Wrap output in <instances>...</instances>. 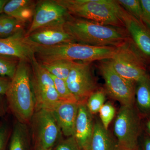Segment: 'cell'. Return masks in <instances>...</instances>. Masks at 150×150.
I'll use <instances>...</instances> for the list:
<instances>
[{
	"instance_id": "6da1fadb",
	"label": "cell",
	"mask_w": 150,
	"mask_h": 150,
	"mask_svg": "<svg viewBox=\"0 0 150 150\" xmlns=\"http://www.w3.org/2000/svg\"><path fill=\"white\" fill-rule=\"evenodd\" d=\"M64 26L76 42L91 46L117 47L130 38L125 28L104 25L71 15Z\"/></svg>"
},
{
	"instance_id": "7a4b0ae2",
	"label": "cell",
	"mask_w": 150,
	"mask_h": 150,
	"mask_svg": "<svg viewBox=\"0 0 150 150\" xmlns=\"http://www.w3.org/2000/svg\"><path fill=\"white\" fill-rule=\"evenodd\" d=\"M28 62L20 60L5 96L7 104L16 121L29 125L35 110Z\"/></svg>"
},
{
	"instance_id": "3957f363",
	"label": "cell",
	"mask_w": 150,
	"mask_h": 150,
	"mask_svg": "<svg viewBox=\"0 0 150 150\" xmlns=\"http://www.w3.org/2000/svg\"><path fill=\"white\" fill-rule=\"evenodd\" d=\"M33 45L35 55L41 62L67 60L91 63L112 59L117 50L116 46H93L77 42L49 46Z\"/></svg>"
},
{
	"instance_id": "277c9868",
	"label": "cell",
	"mask_w": 150,
	"mask_h": 150,
	"mask_svg": "<svg viewBox=\"0 0 150 150\" xmlns=\"http://www.w3.org/2000/svg\"><path fill=\"white\" fill-rule=\"evenodd\" d=\"M70 15L109 26L125 28L114 0H56Z\"/></svg>"
},
{
	"instance_id": "5b68a950",
	"label": "cell",
	"mask_w": 150,
	"mask_h": 150,
	"mask_svg": "<svg viewBox=\"0 0 150 150\" xmlns=\"http://www.w3.org/2000/svg\"><path fill=\"white\" fill-rule=\"evenodd\" d=\"M142 119L135 105H121L113 127L119 150H139Z\"/></svg>"
},
{
	"instance_id": "8992f818",
	"label": "cell",
	"mask_w": 150,
	"mask_h": 150,
	"mask_svg": "<svg viewBox=\"0 0 150 150\" xmlns=\"http://www.w3.org/2000/svg\"><path fill=\"white\" fill-rule=\"evenodd\" d=\"M110 60L116 72L135 83L148 74L147 64L131 38L117 46L115 55Z\"/></svg>"
},
{
	"instance_id": "52a82bcc",
	"label": "cell",
	"mask_w": 150,
	"mask_h": 150,
	"mask_svg": "<svg viewBox=\"0 0 150 150\" xmlns=\"http://www.w3.org/2000/svg\"><path fill=\"white\" fill-rule=\"evenodd\" d=\"M30 81L35 102V110L44 108L51 111L62 101L56 91L50 73L38 62L35 56L30 62Z\"/></svg>"
},
{
	"instance_id": "ba28073f",
	"label": "cell",
	"mask_w": 150,
	"mask_h": 150,
	"mask_svg": "<svg viewBox=\"0 0 150 150\" xmlns=\"http://www.w3.org/2000/svg\"><path fill=\"white\" fill-rule=\"evenodd\" d=\"M98 68L104 80L106 94L121 105H135L136 83L116 72L110 59L100 61Z\"/></svg>"
},
{
	"instance_id": "9c48e42d",
	"label": "cell",
	"mask_w": 150,
	"mask_h": 150,
	"mask_svg": "<svg viewBox=\"0 0 150 150\" xmlns=\"http://www.w3.org/2000/svg\"><path fill=\"white\" fill-rule=\"evenodd\" d=\"M30 124L31 137L35 146L53 149L61 140L62 132L51 110L36 109Z\"/></svg>"
},
{
	"instance_id": "30bf717a",
	"label": "cell",
	"mask_w": 150,
	"mask_h": 150,
	"mask_svg": "<svg viewBox=\"0 0 150 150\" xmlns=\"http://www.w3.org/2000/svg\"><path fill=\"white\" fill-rule=\"evenodd\" d=\"M66 82L79 104L86 103L90 96L98 89L91 63L77 62Z\"/></svg>"
},
{
	"instance_id": "8fae6325",
	"label": "cell",
	"mask_w": 150,
	"mask_h": 150,
	"mask_svg": "<svg viewBox=\"0 0 150 150\" xmlns=\"http://www.w3.org/2000/svg\"><path fill=\"white\" fill-rule=\"evenodd\" d=\"M116 14L123 22L132 42L147 64H150V28L132 16L119 4Z\"/></svg>"
},
{
	"instance_id": "7c38bea8",
	"label": "cell",
	"mask_w": 150,
	"mask_h": 150,
	"mask_svg": "<svg viewBox=\"0 0 150 150\" xmlns=\"http://www.w3.org/2000/svg\"><path fill=\"white\" fill-rule=\"evenodd\" d=\"M70 16L67 10L56 0L38 1L36 2L32 22L25 35L40 28L58 23H64Z\"/></svg>"
},
{
	"instance_id": "4fadbf2b",
	"label": "cell",
	"mask_w": 150,
	"mask_h": 150,
	"mask_svg": "<svg viewBox=\"0 0 150 150\" xmlns=\"http://www.w3.org/2000/svg\"><path fill=\"white\" fill-rule=\"evenodd\" d=\"M24 29L9 37L0 38V54L30 63L35 56L34 45L28 40Z\"/></svg>"
},
{
	"instance_id": "5bb4252c",
	"label": "cell",
	"mask_w": 150,
	"mask_h": 150,
	"mask_svg": "<svg viewBox=\"0 0 150 150\" xmlns=\"http://www.w3.org/2000/svg\"><path fill=\"white\" fill-rule=\"evenodd\" d=\"M64 23H58L40 28L25 36L30 42L39 46H53L76 42L65 30Z\"/></svg>"
},
{
	"instance_id": "9a60e30c",
	"label": "cell",
	"mask_w": 150,
	"mask_h": 150,
	"mask_svg": "<svg viewBox=\"0 0 150 150\" xmlns=\"http://www.w3.org/2000/svg\"><path fill=\"white\" fill-rule=\"evenodd\" d=\"M86 103L79 104L74 136L82 150H88L93 134L94 122Z\"/></svg>"
},
{
	"instance_id": "2e32d148",
	"label": "cell",
	"mask_w": 150,
	"mask_h": 150,
	"mask_svg": "<svg viewBox=\"0 0 150 150\" xmlns=\"http://www.w3.org/2000/svg\"><path fill=\"white\" fill-rule=\"evenodd\" d=\"M79 103L62 101L52 110L62 134L67 137L74 135Z\"/></svg>"
},
{
	"instance_id": "e0dca14e",
	"label": "cell",
	"mask_w": 150,
	"mask_h": 150,
	"mask_svg": "<svg viewBox=\"0 0 150 150\" xmlns=\"http://www.w3.org/2000/svg\"><path fill=\"white\" fill-rule=\"evenodd\" d=\"M36 4V2L31 0L8 1L4 7L3 12L26 24L32 21Z\"/></svg>"
},
{
	"instance_id": "ac0fdd59",
	"label": "cell",
	"mask_w": 150,
	"mask_h": 150,
	"mask_svg": "<svg viewBox=\"0 0 150 150\" xmlns=\"http://www.w3.org/2000/svg\"><path fill=\"white\" fill-rule=\"evenodd\" d=\"M88 150H119L116 139L98 120L94 122L93 134Z\"/></svg>"
},
{
	"instance_id": "d6986e66",
	"label": "cell",
	"mask_w": 150,
	"mask_h": 150,
	"mask_svg": "<svg viewBox=\"0 0 150 150\" xmlns=\"http://www.w3.org/2000/svg\"><path fill=\"white\" fill-rule=\"evenodd\" d=\"M135 105L142 119L150 117V74L136 83Z\"/></svg>"
},
{
	"instance_id": "ffe728a7",
	"label": "cell",
	"mask_w": 150,
	"mask_h": 150,
	"mask_svg": "<svg viewBox=\"0 0 150 150\" xmlns=\"http://www.w3.org/2000/svg\"><path fill=\"white\" fill-rule=\"evenodd\" d=\"M28 126L16 121L10 138L9 150H29L31 134Z\"/></svg>"
},
{
	"instance_id": "44dd1931",
	"label": "cell",
	"mask_w": 150,
	"mask_h": 150,
	"mask_svg": "<svg viewBox=\"0 0 150 150\" xmlns=\"http://www.w3.org/2000/svg\"><path fill=\"white\" fill-rule=\"evenodd\" d=\"M77 62L67 60H57L41 62L40 64L51 74L66 81Z\"/></svg>"
},
{
	"instance_id": "7402d4cb",
	"label": "cell",
	"mask_w": 150,
	"mask_h": 150,
	"mask_svg": "<svg viewBox=\"0 0 150 150\" xmlns=\"http://www.w3.org/2000/svg\"><path fill=\"white\" fill-rule=\"evenodd\" d=\"M19 61L15 57L0 54V76L11 80L16 73Z\"/></svg>"
},
{
	"instance_id": "603a6c76",
	"label": "cell",
	"mask_w": 150,
	"mask_h": 150,
	"mask_svg": "<svg viewBox=\"0 0 150 150\" xmlns=\"http://www.w3.org/2000/svg\"><path fill=\"white\" fill-rule=\"evenodd\" d=\"M106 94L104 89L98 88L89 97L86 102V105L92 115H93L99 112L105 103Z\"/></svg>"
},
{
	"instance_id": "cb8c5ba5",
	"label": "cell",
	"mask_w": 150,
	"mask_h": 150,
	"mask_svg": "<svg viewBox=\"0 0 150 150\" xmlns=\"http://www.w3.org/2000/svg\"><path fill=\"white\" fill-rule=\"evenodd\" d=\"M117 2L132 16L142 22V8L140 0H118Z\"/></svg>"
},
{
	"instance_id": "d4e9b609",
	"label": "cell",
	"mask_w": 150,
	"mask_h": 150,
	"mask_svg": "<svg viewBox=\"0 0 150 150\" xmlns=\"http://www.w3.org/2000/svg\"><path fill=\"white\" fill-rule=\"evenodd\" d=\"M51 75L54 80L56 91L62 101L77 102L74 96L68 88L66 81L56 77L53 75Z\"/></svg>"
},
{
	"instance_id": "484cf974",
	"label": "cell",
	"mask_w": 150,
	"mask_h": 150,
	"mask_svg": "<svg viewBox=\"0 0 150 150\" xmlns=\"http://www.w3.org/2000/svg\"><path fill=\"white\" fill-rule=\"evenodd\" d=\"M100 122L105 129L108 127L115 115V107L110 102L105 103L99 110Z\"/></svg>"
},
{
	"instance_id": "4316f807",
	"label": "cell",
	"mask_w": 150,
	"mask_h": 150,
	"mask_svg": "<svg viewBox=\"0 0 150 150\" xmlns=\"http://www.w3.org/2000/svg\"><path fill=\"white\" fill-rule=\"evenodd\" d=\"M54 150H82L74 136L61 140Z\"/></svg>"
},
{
	"instance_id": "83f0119b",
	"label": "cell",
	"mask_w": 150,
	"mask_h": 150,
	"mask_svg": "<svg viewBox=\"0 0 150 150\" xmlns=\"http://www.w3.org/2000/svg\"><path fill=\"white\" fill-rule=\"evenodd\" d=\"M9 126L6 123L0 125V150H6L11 134Z\"/></svg>"
},
{
	"instance_id": "f1b7e54d",
	"label": "cell",
	"mask_w": 150,
	"mask_h": 150,
	"mask_svg": "<svg viewBox=\"0 0 150 150\" xmlns=\"http://www.w3.org/2000/svg\"><path fill=\"white\" fill-rule=\"evenodd\" d=\"M142 8V21L150 28V0H140Z\"/></svg>"
},
{
	"instance_id": "f546056e",
	"label": "cell",
	"mask_w": 150,
	"mask_h": 150,
	"mask_svg": "<svg viewBox=\"0 0 150 150\" xmlns=\"http://www.w3.org/2000/svg\"><path fill=\"white\" fill-rule=\"evenodd\" d=\"M11 82V80L9 78L0 76V95H5Z\"/></svg>"
},
{
	"instance_id": "4dcf8cb0",
	"label": "cell",
	"mask_w": 150,
	"mask_h": 150,
	"mask_svg": "<svg viewBox=\"0 0 150 150\" xmlns=\"http://www.w3.org/2000/svg\"><path fill=\"white\" fill-rule=\"evenodd\" d=\"M142 143L139 150H150V135L145 132L142 134Z\"/></svg>"
},
{
	"instance_id": "1f68e13d",
	"label": "cell",
	"mask_w": 150,
	"mask_h": 150,
	"mask_svg": "<svg viewBox=\"0 0 150 150\" xmlns=\"http://www.w3.org/2000/svg\"><path fill=\"white\" fill-rule=\"evenodd\" d=\"M6 112V106L4 96L0 95V119L4 116Z\"/></svg>"
},
{
	"instance_id": "d6a6232c",
	"label": "cell",
	"mask_w": 150,
	"mask_h": 150,
	"mask_svg": "<svg viewBox=\"0 0 150 150\" xmlns=\"http://www.w3.org/2000/svg\"><path fill=\"white\" fill-rule=\"evenodd\" d=\"M144 125L146 133L150 135V117L145 118Z\"/></svg>"
},
{
	"instance_id": "836d02e7",
	"label": "cell",
	"mask_w": 150,
	"mask_h": 150,
	"mask_svg": "<svg viewBox=\"0 0 150 150\" xmlns=\"http://www.w3.org/2000/svg\"><path fill=\"white\" fill-rule=\"evenodd\" d=\"M8 1L7 0H0V14L3 12L4 7Z\"/></svg>"
},
{
	"instance_id": "e575fe53",
	"label": "cell",
	"mask_w": 150,
	"mask_h": 150,
	"mask_svg": "<svg viewBox=\"0 0 150 150\" xmlns=\"http://www.w3.org/2000/svg\"><path fill=\"white\" fill-rule=\"evenodd\" d=\"M34 150H52V149H44L38 146H34Z\"/></svg>"
},
{
	"instance_id": "d590c367",
	"label": "cell",
	"mask_w": 150,
	"mask_h": 150,
	"mask_svg": "<svg viewBox=\"0 0 150 150\" xmlns=\"http://www.w3.org/2000/svg\"><path fill=\"white\" fill-rule=\"evenodd\" d=\"M149 69V72H148V73H149V74H150V67H149V69Z\"/></svg>"
},
{
	"instance_id": "8d00e7d4",
	"label": "cell",
	"mask_w": 150,
	"mask_h": 150,
	"mask_svg": "<svg viewBox=\"0 0 150 150\" xmlns=\"http://www.w3.org/2000/svg\"><path fill=\"white\" fill-rule=\"evenodd\" d=\"M0 125H1V124H0Z\"/></svg>"
},
{
	"instance_id": "74e56055",
	"label": "cell",
	"mask_w": 150,
	"mask_h": 150,
	"mask_svg": "<svg viewBox=\"0 0 150 150\" xmlns=\"http://www.w3.org/2000/svg\"></svg>"
}]
</instances>
